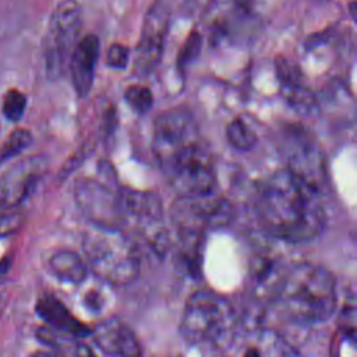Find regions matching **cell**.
<instances>
[{
    "mask_svg": "<svg viewBox=\"0 0 357 357\" xmlns=\"http://www.w3.org/2000/svg\"><path fill=\"white\" fill-rule=\"evenodd\" d=\"M254 212L259 227L287 243H305L325 227L322 194L286 169L275 172L257 190Z\"/></svg>",
    "mask_w": 357,
    "mask_h": 357,
    "instance_id": "6da1fadb",
    "label": "cell"
},
{
    "mask_svg": "<svg viewBox=\"0 0 357 357\" xmlns=\"http://www.w3.org/2000/svg\"><path fill=\"white\" fill-rule=\"evenodd\" d=\"M272 297L286 318L318 324L329 319L336 308V282L326 268L298 262L280 272Z\"/></svg>",
    "mask_w": 357,
    "mask_h": 357,
    "instance_id": "7a4b0ae2",
    "label": "cell"
},
{
    "mask_svg": "<svg viewBox=\"0 0 357 357\" xmlns=\"http://www.w3.org/2000/svg\"><path fill=\"white\" fill-rule=\"evenodd\" d=\"M236 329V311L231 303L211 290H201L185 301L180 332L184 340L202 349H225Z\"/></svg>",
    "mask_w": 357,
    "mask_h": 357,
    "instance_id": "3957f363",
    "label": "cell"
},
{
    "mask_svg": "<svg viewBox=\"0 0 357 357\" xmlns=\"http://www.w3.org/2000/svg\"><path fill=\"white\" fill-rule=\"evenodd\" d=\"M84 252L88 269L106 284H128L139 273L138 248L120 230L95 226L84 238Z\"/></svg>",
    "mask_w": 357,
    "mask_h": 357,
    "instance_id": "277c9868",
    "label": "cell"
},
{
    "mask_svg": "<svg viewBox=\"0 0 357 357\" xmlns=\"http://www.w3.org/2000/svg\"><path fill=\"white\" fill-rule=\"evenodd\" d=\"M160 166L178 197L208 195L215 190L213 158L201 138L177 151Z\"/></svg>",
    "mask_w": 357,
    "mask_h": 357,
    "instance_id": "5b68a950",
    "label": "cell"
},
{
    "mask_svg": "<svg viewBox=\"0 0 357 357\" xmlns=\"http://www.w3.org/2000/svg\"><path fill=\"white\" fill-rule=\"evenodd\" d=\"M279 149L286 163L284 169L324 194L328 183L326 165L314 137L301 126H286L279 135Z\"/></svg>",
    "mask_w": 357,
    "mask_h": 357,
    "instance_id": "8992f818",
    "label": "cell"
},
{
    "mask_svg": "<svg viewBox=\"0 0 357 357\" xmlns=\"http://www.w3.org/2000/svg\"><path fill=\"white\" fill-rule=\"evenodd\" d=\"M81 29V11L75 0H63L53 10L43 40L47 78L56 81L68 68Z\"/></svg>",
    "mask_w": 357,
    "mask_h": 357,
    "instance_id": "52a82bcc",
    "label": "cell"
},
{
    "mask_svg": "<svg viewBox=\"0 0 357 357\" xmlns=\"http://www.w3.org/2000/svg\"><path fill=\"white\" fill-rule=\"evenodd\" d=\"M100 178H82L75 184V201L93 226L123 231L120 208V185L113 173L100 167Z\"/></svg>",
    "mask_w": 357,
    "mask_h": 357,
    "instance_id": "ba28073f",
    "label": "cell"
},
{
    "mask_svg": "<svg viewBox=\"0 0 357 357\" xmlns=\"http://www.w3.org/2000/svg\"><path fill=\"white\" fill-rule=\"evenodd\" d=\"M229 205L213 192L199 197H178L173 204L172 218L177 233L201 236L206 227L223 225Z\"/></svg>",
    "mask_w": 357,
    "mask_h": 357,
    "instance_id": "9c48e42d",
    "label": "cell"
},
{
    "mask_svg": "<svg viewBox=\"0 0 357 357\" xmlns=\"http://www.w3.org/2000/svg\"><path fill=\"white\" fill-rule=\"evenodd\" d=\"M198 126L192 114L184 107L163 110L153 124V152L162 165L185 145L199 139Z\"/></svg>",
    "mask_w": 357,
    "mask_h": 357,
    "instance_id": "30bf717a",
    "label": "cell"
},
{
    "mask_svg": "<svg viewBox=\"0 0 357 357\" xmlns=\"http://www.w3.org/2000/svg\"><path fill=\"white\" fill-rule=\"evenodd\" d=\"M169 29V6L156 0L146 11L134 56V73L138 77L151 74L159 64Z\"/></svg>",
    "mask_w": 357,
    "mask_h": 357,
    "instance_id": "8fae6325",
    "label": "cell"
},
{
    "mask_svg": "<svg viewBox=\"0 0 357 357\" xmlns=\"http://www.w3.org/2000/svg\"><path fill=\"white\" fill-rule=\"evenodd\" d=\"M46 169L42 156L24 158L0 177V209H14L31 194Z\"/></svg>",
    "mask_w": 357,
    "mask_h": 357,
    "instance_id": "7c38bea8",
    "label": "cell"
},
{
    "mask_svg": "<svg viewBox=\"0 0 357 357\" xmlns=\"http://www.w3.org/2000/svg\"><path fill=\"white\" fill-rule=\"evenodd\" d=\"M95 343L107 354L117 357H141V344L134 331L120 319L107 318L92 329Z\"/></svg>",
    "mask_w": 357,
    "mask_h": 357,
    "instance_id": "4fadbf2b",
    "label": "cell"
},
{
    "mask_svg": "<svg viewBox=\"0 0 357 357\" xmlns=\"http://www.w3.org/2000/svg\"><path fill=\"white\" fill-rule=\"evenodd\" d=\"M99 52L100 45L96 35H85L73 50L68 70L73 86L79 98H85L92 88Z\"/></svg>",
    "mask_w": 357,
    "mask_h": 357,
    "instance_id": "5bb4252c",
    "label": "cell"
},
{
    "mask_svg": "<svg viewBox=\"0 0 357 357\" xmlns=\"http://www.w3.org/2000/svg\"><path fill=\"white\" fill-rule=\"evenodd\" d=\"M36 314L40 317L43 322H46L52 331L74 336V337H85L92 333V329L82 324L70 310L60 301L57 297L52 294H43L38 298L35 305Z\"/></svg>",
    "mask_w": 357,
    "mask_h": 357,
    "instance_id": "9a60e30c",
    "label": "cell"
},
{
    "mask_svg": "<svg viewBox=\"0 0 357 357\" xmlns=\"http://www.w3.org/2000/svg\"><path fill=\"white\" fill-rule=\"evenodd\" d=\"M53 278L66 284H82L88 279L89 269L85 259L71 250H57L50 254L46 262Z\"/></svg>",
    "mask_w": 357,
    "mask_h": 357,
    "instance_id": "2e32d148",
    "label": "cell"
},
{
    "mask_svg": "<svg viewBox=\"0 0 357 357\" xmlns=\"http://www.w3.org/2000/svg\"><path fill=\"white\" fill-rule=\"evenodd\" d=\"M276 73L278 78L283 86L284 96L287 98L289 103L298 109L300 112H305L314 107V96L312 93L301 84L300 74L293 64L287 60L278 59L276 61Z\"/></svg>",
    "mask_w": 357,
    "mask_h": 357,
    "instance_id": "e0dca14e",
    "label": "cell"
},
{
    "mask_svg": "<svg viewBox=\"0 0 357 357\" xmlns=\"http://www.w3.org/2000/svg\"><path fill=\"white\" fill-rule=\"evenodd\" d=\"M38 337L60 357H96L89 346L74 336L42 328L38 331Z\"/></svg>",
    "mask_w": 357,
    "mask_h": 357,
    "instance_id": "ac0fdd59",
    "label": "cell"
},
{
    "mask_svg": "<svg viewBox=\"0 0 357 357\" xmlns=\"http://www.w3.org/2000/svg\"><path fill=\"white\" fill-rule=\"evenodd\" d=\"M226 137L229 144L238 151H250L257 144L255 132L248 127V124L240 119H233L226 127Z\"/></svg>",
    "mask_w": 357,
    "mask_h": 357,
    "instance_id": "d6986e66",
    "label": "cell"
},
{
    "mask_svg": "<svg viewBox=\"0 0 357 357\" xmlns=\"http://www.w3.org/2000/svg\"><path fill=\"white\" fill-rule=\"evenodd\" d=\"M32 142V134L25 128H17L14 130L6 142L0 146V165L7 162L8 159H13L18 153H21L25 148H28Z\"/></svg>",
    "mask_w": 357,
    "mask_h": 357,
    "instance_id": "ffe728a7",
    "label": "cell"
},
{
    "mask_svg": "<svg viewBox=\"0 0 357 357\" xmlns=\"http://www.w3.org/2000/svg\"><path fill=\"white\" fill-rule=\"evenodd\" d=\"M124 99L130 107L138 113L148 112L153 105V95L151 89L145 85L132 84L126 88Z\"/></svg>",
    "mask_w": 357,
    "mask_h": 357,
    "instance_id": "44dd1931",
    "label": "cell"
},
{
    "mask_svg": "<svg viewBox=\"0 0 357 357\" xmlns=\"http://www.w3.org/2000/svg\"><path fill=\"white\" fill-rule=\"evenodd\" d=\"M25 109H26V96L22 92L17 89H10L4 93L1 110L7 120L18 121L24 116Z\"/></svg>",
    "mask_w": 357,
    "mask_h": 357,
    "instance_id": "7402d4cb",
    "label": "cell"
},
{
    "mask_svg": "<svg viewBox=\"0 0 357 357\" xmlns=\"http://www.w3.org/2000/svg\"><path fill=\"white\" fill-rule=\"evenodd\" d=\"M201 50V36L197 31H192L187 40L184 42L183 47L180 49V53L177 56V68L180 71H184L185 67L197 59Z\"/></svg>",
    "mask_w": 357,
    "mask_h": 357,
    "instance_id": "603a6c76",
    "label": "cell"
},
{
    "mask_svg": "<svg viewBox=\"0 0 357 357\" xmlns=\"http://www.w3.org/2000/svg\"><path fill=\"white\" fill-rule=\"evenodd\" d=\"M130 59V49L123 43H113L106 54V64L116 70L127 67Z\"/></svg>",
    "mask_w": 357,
    "mask_h": 357,
    "instance_id": "cb8c5ba5",
    "label": "cell"
},
{
    "mask_svg": "<svg viewBox=\"0 0 357 357\" xmlns=\"http://www.w3.org/2000/svg\"><path fill=\"white\" fill-rule=\"evenodd\" d=\"M22 219H24L22 213L17 211L7 209L6 212H3L0 215V237L8 236L15 230H18V227L22 223Z\"/></svg>",
    "mask_w": 357,
    "mask_h": 357,
    "instance_id": "d4e9b609",
    "label": "cell"
},
{
    "mask_svg": "<svg viewBox=\"0 0 357 357\" xmlns=\"http://www.w3.org/2000/svg\"><path fill=\"white\" fill-rule=\"evenodd\" d=\"M84 304L91 311H100L105 305V297L100 291L89 289L84 296Z\"/></svg>",
    "mask_w": 357,
    "mask_h": 357,
    "instance_id": "484cf974",
    "label": "cell"
},
{
    "mask_svg": "<svg viewBox=\"0 0 357 357\" xmlns=\"http://www.w3.org/2000/svg\"><path fill=\"white\" fill-rule=\"evenodd\" d=\"M29 357H60V356L53 350H36Z\"/></svg>",
    "mask_w": 357,
    "mask_h": 357,
    "instance_id": "4316f807",
    "label": "cell"
},
{
    "mask_svg": "<svg viewBox=\"0 0 357 357\" xmlns=\"http://www.w3.org/2000/svg\"><path fill=\"white\" fill-rule=\"evenodd\" d=\"M243 357H261V353H259L258 347H250V349H247V351L244 353Z\"/></svg>",
    "mask_w": 357,
    "mask_h": 357,
    "instance_id": "83f0119b",
    "label": "cell"
},
{
    "mask_svg": "<svg viewBox=\"0 0 357 357\" xmlns=\"http://www.w3.org/2000/svg\"><path fill=\"white\" fill-rule=\"evenodd\" d=\"M356 7H357V6H356V3H354V1H351L349 8H350V14H351V18H353L354 21H356Z\"/></svg>",
    "mask_w": 357,
    "mask_h": 357,
    "instance_id": "f1b7e54d",
    "label": "cell"
}]
</instances>
